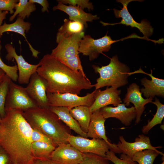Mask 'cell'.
Returning <instances> with one entry per match:
<instances>
[{"instance_id": "1", "label": "cell", "mask_w": 164, "mask_h": 164, "mask_svg": "<svg viewBox=\"0 0 164 164\" xmlns=\"http://www.w3.org/2000/svg\"><path fill=\"white\" fill-rule=\"evenodd\" d=\"M0 123V146L10 156L11 163L32 164L35 158L31 150L32 128L23 111L9 109Z\"/></svg>"}, {"instance_id": "2", "label": "cell", "mask_w": 164, "mask_h": 164, "mask_svg": "<svg viewBox=\"0 0 164 164\" xmlns=\"http://www.w3.org/2000/svg\"><path fill=\"white\" fill-rule=\"evenodd\" d=\"M39 62L36 72L47 82L46 93L78 95L82 90L94 87L82 73L76 72L50 54L44 55Z\"/></svg>"}, {"instance_id": "3", "label": "cell", "mask_w": 164, "mask_h": 164, "mask_svg": "<svg viewBox=\"0 0 164 164\" xmlns=\"http://www.w3.org/2000/svg\"><path fill=\"white\" fill-rule=\"evenodd\" d=\"M23 114L32 128L39 130L48 137L57 147L68 143L70 129L49 108H30L23 111Z\"/></svg>"}, {"instance_id": "4", "label": "cell", "mask_w": 164, "mask_h": 164, "mask_svg": "<svg viewBox=\"0 0 164 164\" xmlns=\"http://www.w3.org/2000/svg\"><path fill=\"white\" fill-rule=\"evenodd\" d=\"M92 67L95 72L100 75L96 83L94 84L95 90L110 86L118 88L128 83L130 68L126 65L121 62L116 55L111 59L108 65L100 67L93 65Z\"/></svg>"}, {"instance_id": "5", "label": "cell", "mask_w": 164, "mask_h": 164, "mask_svg": "<svg viewBox=\"0 0 164 164\" xmlns=\"http://www.w3.org/2000/svg\"><path fill=\"white\" fill-rule=\"evenodd\" d=\"M108 33L102 37L94 39L89 35H86L80 40L79 52L83 55L88 56L90 61L97 59L100 53L109 50L111 45L117 42L131 38H139V36L133 33L127 37L118 40H113Z\"/></svg>"}, {"instance_id": "6", "label": "cell", "mask_w": 164, "mask_h": 164, "mask_svg": "<svg viewBox=\"0 0 164 164\" xmlns=\"http://www.w3.org/2000/svg\"><path fill=\"white\" fill-rule=\"evenodd\" d=\"M97 89L84 96L66 93L63 94L46 93L50 107H64L70 109L80 106L90 107L94 102Z\"/></svg>"}, {"instance_id": "7", "label": "cell", "mask_w": 164, "mask_h": 164, "mask_svg": "<svg viewBox=\"0 0 164 164\" xmlns=\"http://www.w3.org/2000/svg\"><path fill=\"white\" fill-rule=\"evenodd\" d=\"M37 107L36 103L28 94L25 87L16 84L11 80L6 99L5 110L11 109L24 111Z\"/></svg>"}, {"instance_id": "8", "label": "cell", "mask_w": 164, "mask_h": 164, "mask_svg": "<svg viewBox=\"0 0 164 164\" xmlns=\"http://www.w3.org/2000/svg\"><path fill=\"white\" fill-rule=\"evenodd\" d=\"M133 1L141 2L143 0H118L116 1L121 3L123 5L121 10H118L113 9L114 12L115 16L117 18H122L121 21L118 23H110L104 22L101 21V23L103 26L108 25L113 26L118 24L125 25L126 26H130L132 27L136 28L138 29L140 32H142L143 37L146 38L151 36L153 32V28L151 26L150 23L145 19H143L140 23H138L134 20L129 12L127 6L129 3Z\"/></svg>"}, {"instance_id": "9", "label": "cell", "mask_w": 164, "mask_h": 164, "mask_svg": "<svg viewBox=\"0 0 164 164\" xmlns=\"http://www.w3.org/2000/svg\"><path fill=\"white\" fill-rule=\"evenodd\" d=\"M68 143L83 153L95 154L105 158L106 152L110 150L108 144L101 139H88L81 136L70 135Z\"/></svg>"}, {"instance_id": "10", "label": "cell", "mask_w": 164, "mask_h": 164, "mask_svg": "<svg viewBox=\"0 0 164 164\" xmlns=\"http://www.w3.org/2000/svg\"><path fill=\"white\" fill-rule=\"evenodd\" d=\"M47 85L46 80L36 72L31 76L25 87L29 97L39 108H50L46 92Z\"/></svg>"}, {"instance_id": "11", "label": "cell", "mask_w": 164, "mask_h": 164, "mask_svg": "<svg viewBox=\"0 0 164 164\" xmlns=\"http://www.w3.org/2000/svg\"><path fill=\"white\" fill-rule=\"evenodd\" d=\"M84 35L83 31L61 40L57 43L56 47L52 50L51 55L61 61L79 55L80 42Z\"/></svg>"}, {"instance_id": "12", "label": "cell", "mask_w": 164, "mask_h": 164, "mask_svg": "<svg viewBox=\"0 0 164 164\" xmlns=\"http://www.w3.org/2000/svg\"><path fill=\"white\" fill-rule=\"evenodd\" d=\"M5 48L7 52L5 59L8 61H11L14 59L17 63L19 71L18 81L20 84H28L31 76L36 72L37 68L40 65L39 63L36 65L30 64L26 62L21 55H18L16 53L15 48L9 43L5 45Z\"/></svg>"}, {"instance_id": "13", "label": "cell", "mask_w": 164, "mask_h": 164, "mask_svg": "<svg viewBox=\"0 0 164 164\" xmlns=\"http://www.w3.org/2000/svg\"><path fill=\"white\" fill-rule=\"evenodd\" d=\"M102 114L98 109L93 112L87 133V138L102 139L106 141L109 145L110 150L115 153H120L121 151L117 144L111 143L108 140L106 135L104 123L105 121Z\"/></svg>"}, {"instance_id": "14", "label": "cell", "mask_w": 164, "mask_h": 164, "mask_svg": "<svg viewBox=\"0 0 164 164\" xmlns=\"http://www.w3.org/2000/svg\"><path fill=\"white\" fill-rule=\"evenodd\" d=\"M119 140L117 144L118 147L122 153L132 159L135 154L137 152L147 149L159 151L157 149L162 148L160 146L157 147L152 146L149 137L143 134L139 135L135 138L134 142H127L122 136H119Z\"/></svg>"}, {"instance_id": "15", "label": "cell", "mask_w": 164, "mask_h": 164, "mask_svg": "<svg viewBox=\"0 0 164 164\" xmlns=\"http://www.w3.org/2000/svg\"><path fill=\"white\" fill-rule=\"evenodd\" d=\"M50 159L60 164H79L82 160V153L69 143L58 145Z\"/></svg>"}, {"instance_id": "16", "label": "cell", "mask_w": 164, "mask_h": 164, "mask_svg": "<svg viewBox=\"0 0 164 164\" xmlns=\"http://www.w3.org/2000/svg\"><path fill=\"white\" fill-rule=\"evenodd\" d=\"M153 98L149 97L144 99L142 96L139 86L135 83L131 84L127 89V92L123 99L124 103L128 106L130 103H132L136 112L135 123H138L145 109V105L149 103H152Z\"/></svg>"}, {"instance_id": "17", "label": "cell", "mask_w": 164, "mask_h": 164, "mask_svg": "<svg viewBox=\"0 0 164 164\" xmlns=\"http://www.w3.org/2000/svg\"><path fill=\"white\" fill-rule=\"evenodd\" d=\"M121 90H118L115 87H107L106 89L101 91L97 89L95 100L91 105L89 107L91 112L92 113L94 111L107 106L112 104L116 107L122 102L120 95Z\"/></svg>"}, {"instance_id": "18", "label": "cell", "mask_w": 164, "mask_h": 164, "mask_svg": "<svg viewBox=\"0 0 164 164\" xmlns=\"http://www.w3.org/2000/svg\"><path fill=\"white\" fill-rule=\"evenodd\" d=\"M151 73H148L144 71L140 67L139 70L133 72H130L129 76L136 73H142L149 76L151 80L144 77L141 80V84L144 88L140 89V92L143 94L144 96L148 98L153 97L157 96L164 98V80L154 77L152 75V71L151 70Z\"/></svg>"}, {"instance_id": "19", "label": "cell", "mask_w": 164, "mask_h": 164, "mask_svg": "<svg viewBox=\"0 0 164 164\" xmlns=\"http://www.w3.org/2000/svg\"><path fill=\"white\" fill-rule=\"evenodd\" d=\"M100 111L105 119L110 118H115L126 126L130 125L136 116L135 107L132 106L127 108L124 103H121L114 107L105 106L100 108Z\"/></svg>"}, {"instance_id": "20", "label": "cell", "mask_w": 164, "mask_h": 164, "mask_svg": "<svg viewBox=\"0 0 164 164\" xmlns=\"http://www.w3.org/2000/svg\"><path fill=\"white\" fill-rule=\"evenodd\" d=\"M58 4L53 8V11L59 10L62 11L69 16V19L71 21L79 22L87 27V22H92L93 20L98 19L99 18L97 15H93L85 12L81 8L70 5H67L57 1Z\"/></svg>"}, {"instance_id": "21", "label": "cell", "mask_w": 164, "mask_h": 164, "mask_svg": "<svg viewBox=\"0 0 164 164\" xmlns=\"http://www.w3.org/2000/svg\"><path fill=\"white\" fill-rule=\"evenodd\" d=\"M31 23L26 22L20 17H18L16 21L10 24H7L5 22L0 26V38L5 32H12L19 34L22 36L28 43L32 55L36 58H38L40 52L34 49L26 39L25 32L27 33L30 29Z\"/></svg>"}, {"instance_id": "22", "label": "cell", "mask_w": 164, "mask_h": 164, "mask_svg": "<svg viewBox=\"0 0 164 164\" xmlns=\"http://www.w3.org/2000/svg\"><path fill=\"white\" fill-rule=\"evenodd\" d=\"M50 109L70 129L73 130L80 136L87 138V133L81 129L77 122L71 115L68 108L64 107H50Z\"/></svg>"}, {"instance_id": "23", "label": "cell", "mask_w": 164, "mask_h": 164, "mask_svg": "<svg viewBox=\"0 0 164 164\" xmlns=\"http://www.w3.org/2000/svg\"><path fill=\"white\" fill-rule=\"evenodd\" d=\"M84 27V25L79 22L64 19V23L58 29L57 33V43L63 39L83 32Z\"/></svg>"}, {"instance_id": "24", "label": "cell", "mask_w": 164, "mask_h": 164, "mask_svg": "<svg viewBox=\"0 0 164 164\" xmlns=\"http://www.w3.org/2000/svg\"><path fill=\"white\" fill-rule=\"evenodd\" d=\"M70 112L82 130L87 133L92 114L89 107L85 106H77L70 109Z\"/></svg>"}, {"instance_id": "25", "label": "cell", "mask_w": 164, "mask_h": 164, "mask_svg": "<svg viewBox=\"0 0 164 164\" xmlns=\"http://www.w3.org/2000/svg\"><path fill=\"white\" fill-rule=\"evenodd\" d=\"M56 147L47 143L35 142L31 144V150L34 157L40 159H50L51 155Z\"/></svg>"}, {"instance_id": "26", "label": "cell", "mask_w": 164, "mask_h": 164, "mask_svg": "<svg viewBox=\"0 0 164 164\" xmlns=\"http://www.w3.org/2000/svg\"><path fill=\"white\" fill-rule=\"evenodd\" d=\"M13 15L9 19L10 21H12L16 16L18 15L23 20L26 17L28 18L31 13L36 10V8L35 3L31 2L27 0H19L16 4Z\"/></svg>"}, {"instance_id": "27", "label": "cell", "mask_w": 164, "mask_h": 164, "mask_svg": "<svg viewBox=\"0 0 164 164\" xmlns=\"http://www.w3.org/2000/svg\"><path fill=\"white\" fill-rule=\"evenodd\" d=\"M152 103L156 106L157 110L152 119L149 121L147 124L142 128V133L145 134H147L155 125L161 124L164 117V105L156 97L155 98L154 101Z\"/></svg>"}, {"instance_id": "28", "label": "cell", "mask_w": 164, "mask_h": 164, "mask_svg": "<svg viewBox=\"0 0 164 164\" xmlns=\"http://www.w3.org/2000/svg\"><path fill=\"white\" fill-rule=\"evenodd\" d=\"M159 154L164 156V153L159 151L145 149L136 152L132 159L139 164H153L155 159Z\"/></svg>"}, {"instance_id": "29", "label": "cell", "mask_w": 164, "mask_h": 164, "mask_svg": "<svg viewBox=\"0 0 164 164\" xmlns=\"http://www.w3.org/2000/svg\"><path fill=\"white\" fill-rule=\"evenodd\" d=\"M11 80L6 75L4 80L0 84V115L2 118H4L5 114V103Z\"/></svg>"}, {"instance_id": "30", "label": "cell", "mask_w": 164, "mask_h": 164, "mask_svg": "<svg viewBox=\"0 0 164 164\" xmlns=\"http://www.w3.org/2000/svg\"><path fill=\"white\" fill-rule=\"evenodd\" d=\"M83 159L79 164H110L105 158L90 153H83Z\"/></svg>"}, {"instance_id": "31", "label": "cell", "mask_w": 164, "mask_h": 164, "mask_svg": "<svg viewBox=\"0 0 164 164\" xmlns=\"http://www.w3.org/2000/svg\"><path fill=\"white\" fill-rule=\"evenodd\" d=\"M60 61L76 72L81 73L84 76L87 77L81 65L79 55L70 59L63 60Z\"/></svg>"}, {"instance_id": "32", "label": "cell", "mask_w": 164, "mask_h": 164, "mask_svg": "<svg viewBox=\"0 0 164 164\" xmlns=\"http://www.w3.org/2000/svg\"><path fill=\"white\" fill-rule=\"evenodd\" d=\"M2 48L0 42V68L3 70L10 79L14 82H16L18 80V74L17 65L9 66L5 64L2 61L0 57L1 51Z\"/></svg>"}, {"instance_id": "33", "label": "cell", "mask_w": 164, "mask_h": 164, "mask_svg": "<svg viewBox=\"0 0 164 164\" xmlns=\"http://www.w3.org/2000/svg\"><path fill=\"white\" fill-rule=\"evenodd\" d=\"M105 158L114 164H137L129 157L126 156L123 160L118 158L113 151L109 150L106 154Z\"/></svg>"}, {"instance_id": "34", "label": "cell", "mask_w": 164, "mask_h": 164, "mask_svg": "<svg viewBox=\"0 0 164 164\" xmlns=\"http://www.w3.org/2000/svg\"><path fill=\"white\" fill-rule=\"evenodd\" d=\"M66 5L69 4L70 5L78 7L84 10L85 8H87L89 11L93 10L94 6L92 3L90 2L89 0H57Z\"/></svg>"}, {"instance_id": "35", "label": "cell", "mask_w": 164, "mask_h": 164, "mask_svg": "<svg viewBox=\"0 0 164 164\" xmlns=\"http://www.w3.org/2000/svg\"><path fill=\"white\" fill-rule=\"evenodd\" d=\"M31 139L32 142H44L54 145L57 147L50 138L39 130L35 128H32Z\"/></svg>"}, {"instance_id": "36", "label": "cell", "mask_w": 164, "mask_h": 164, "mask_svg": "<svg viewBox=\"0 0 164 164\" xmlns=\"http://www.w3.org/2000/svg\"><path fill=\"white\" fill-rule=\"evenodd\" d=\"M18 0H0V10L9 12L10 14H13L16 4Z\"/></svg>"}, {"instance_id": "37", "label": "cell", "mask_w": 164, "mask_h": 164, "mask_svg": "<svg viewBox=\"0 0 164 164\" xmlns=\"http://www.w3.org/2000/svg\"><path fill=\"white\" fill-rule=\"evenodd\" d=\"M10 156L6 151L0 146V164H11Z\"/></svg>"}, {"instance_id": "38", "label": "cell", "mask_w": 164, "mask_h": 164, "mask_svg": "<svg viewBox=\"0 0 164 164\" xmlns=\"http://www.w3.org/2000/svg\"><path fill=\"white\" fill-rule=\"evenodd\" d=\"M31 2L33 3H37L40 5L42 7L41 10L42 12H43L46 11L49 12L48 8L49 4L48 1L46 0H29Z\"/></svg>"}, {"instance_id": "39", "label": "cell", "mask_w": 164, "mask_h": 164, "mask_svg": "<svg viewBox=\"0 0 164 164\" xmlns=\"http://www.w3.org/2000/svg\"><path fill=\"white\" fill-rule=\"evenodd\" d=\"M32 164H60L53 161L50 159H40L35 158Z\"/></svg>"}, {"instance_id": "40", "label": "cell", "mask_w": 164, "mask_h": 164, "mask_svg": "<svg viewBox=\"0 0 164 164\" xmlns=\"http://www.w3.org/2000/svg\"><path fill=\"white\" fill-rule=\"evenodd\" d=\"M8 13V11L0 10V26L2 25L3 20L6 19V15Z\"/></svg>"}, {"instance_id": "41", "label": "cell", "mask_w": 164, "mask_h": 164, "mask_svg": "<svg viewBox=\"0 0 164 164\" xmlns=\"http://www.w3.org/2000/svg\"><path fill=\"white\" fill-rule=\"evenodd\" d=\"M6 76L5 72L0 68V84L3 81Z\"/></svg>"}, {"instance_id": "42", "label": "cell", "mask_w": 164, "mask_h": 164, "mask_svg": "<svg viewBox=\"0 0 164 164\" xmlns=\"http://www.w3.org/2000/svg\"><path fill=\"white\" fill-rule=\"evenodd\" d=\"M2 119V118L1 117V115H0V123Z\"/></svg>"}, {"instance_id": "43", "label": "cell", "mask_w": 164, "mask_h": 164, "mask_svg": "<svg viewBox=\"0 0 164 164\" xmlns=\"http://www.w3.org/2000/svg\"><path fill=\"white\" fill-rule=\"evenodd\" d=\"M160 164H164V160H163V162Z\"/></svg>"}, {"instance_id": "44", "label": "cell", "mask_w": 164, "mask_h": 164, "mask_svg": "<svg viewBox=\"0 0 164 164\" xmlns=\"http://www.w3.org/2000/svg\"><path fill=\"white\" fill-rule=\"evenodd\" d=\"M11 164H17L16 163H14V164H12V163H11Z\"/></svg>"}]
</instances>
